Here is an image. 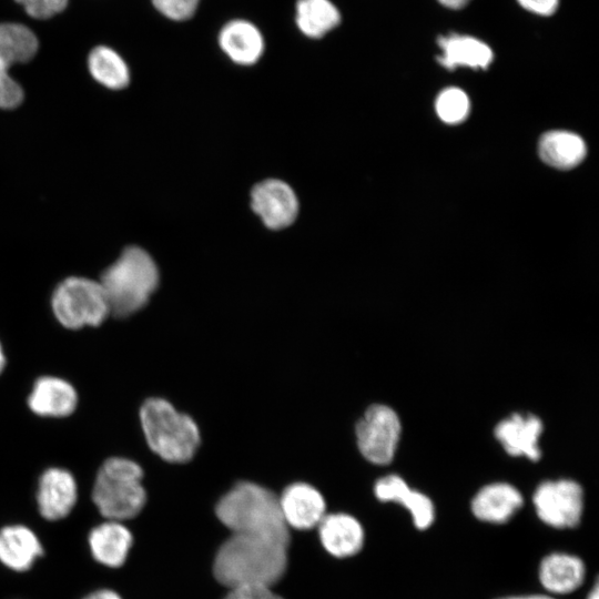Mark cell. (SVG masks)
<instances>
[{
	"instance_id": "cell-5",
	"label": "cell",
	"mask_w": 599,
	"mask_h": 599,
	"mask_svg": "<svg viewBox=\"0 0 599 599\" xmlns=\"http://www.w3.org/2000/svg\"><path fill=\"white\" fill-rule=\"evenodd\" d=\"M143 470L135 461L111 457L100 467L92 500L106 520L123 521L140 514L146 502Z\"/></svg>"
},
{
	"instance_id": "cell-22",
	"label": "cell",
	"mask_w": 599,
	"mask_h": 599,
	"mask_svg": "<svg viewBox=\"0 0 599 599\" xmlns=\"http://www.w3.org/2000/svg\"><path fill=\"white\" fill-rule=\"evenodd\" d=\"M78 395L67 380L43 376L37 379L28 399L30 409L44 417H65L77 407Z\"/></svg>"
},
{
	"instance_id": "cell-10",
	"label": "cell",
	"mask_w": 599,
	"mask_h": 599,
	"mask_svg": "<svg viewBox=\"0 0 599 599\" xmlns=\"http://www.w3.org/2000/svg\"><path fill=\"white\" fill-rule=\"evenodd\" d=\"M251 204L253 211L271 230L290 226L298 213V201L293 189L275 179L265 180L254 186Z\"/></svg>"
},
{
	"instance_id": "cell-9",
	"label": "cell",
	"mask_w": 599,
	"mask_h": 599,
	"mask_svg": "<svg viewBox=\"0 0 599 599\" xmlns=\"http://www.w3.org/2000/svg\"><path fill=\"white\" fill-rule=\"evenodd\" d=\"M38 48V38L28 27L0 23V109H14L23 101V89L10 77L9 70L16 63L30 61Z\"/></svg>"
},
{
	"instance_id": "cell-17",
	"label": "cell",
	"mask_w": 599,
	"mask_h": 599,
	"mask_svg": "<svg viewBox=\"0 0 599 599\" xmlns=\"http://www.w3.org/2000/svg\"><path fill=\"white\" fill-rule=\"evenodd\" d=\"M278 500L287 527L311 529L325 516L326 506L323 496L308 484L290 485Z\"/></svg>"
},
{
	"instance_id": "cell-2",
	"label": "cell",
	"mask_w": 599,
	"mask_h": 599,
	"mask_svg": "<svg viewBox=\"0 0 599 599\" xmlns=\"http://www.w3.org/2000/svg\"><path fill=\"white\" fill-rule=\"evenodd\" d=\"M217 518L232 531L290 544L278 497L254 483H238L217 502Z\"/></svg>"
},
{
	"instance_id": "cell-29",
	"label": "cell",
	"mask_w": 599,
	"mask_h": 599,
	"mask_svg": "<svg viewBox=\"0 0 599 599\" xmlns=\"http://www.w3.org/2000/svg\"><path fill=\"white\" fill-rule=\"evenodd\" d=\"M224 599H283L271 587L251 586L231 589Z\"/></svg>"
},
{
	"instance_id": "cell-19",
	"label": "cell",
	"mask_w": 599,
	"mask_h": 599,
	"mask_svg": "<svg viewBox=\"0 0 599 599\" xmlns=\"http://www.w3.org/2000/svg\"><path fill=\"white\" fill-rule=\"evenodd\" d=\"M317 526L323 547L334 557L355 556L364 546V528L348 514L325 515Z\"/></svg>"
},
{
	"instance_id": "cell-25",
	"label": "cell",
	"mask_w": 599,
	"mask_h": 599,
	"mask_svg": "<svg viewBox=\"0 0 599 599\" xmlns=\"http://www.w3.org/2000/svg\"><path fill=\"white\" fill-rule=\"evenodd\" d=\"M92 78L110 90H121L130 83V70L123 58L112 48L98 45L88 57Z\"/></svg>"
},
{
	"instance_id": "cell-7",
	"label": "cell",
	"mask_w": 599,
	"mask_h": 599,
	"mask_svg": "<svg viewBox=\"0 0 599 599\" xmlns=\"http://www.w3.org/2000/svg\"><path fill=\"white\" fill-rule=\"evenodd\" d=\"M538 519L552 529H573L582 520L585 494L572 479H550L540 483L532 494Z\"/></svg>"
},
{
	"instance_id": "cell-35",
	"label": "cell",
	"mask_w": 599,
	"mask_h": 599,
	"mask_svg": "<svg viewBox=\"0 0 599 599\" xmlns=\"http://www.w3.org/2000/svg\"><path fill=\"white\" fill-rule=\"evenodd\" d=\"M4 366H6V357H4V354L0 344V373L3 370Z\"/></svg>"
},
{
	"instance_id": "cell-11",
	"label": "cell",
	"mask_w": 599,
	"mask_h": 599,
	"mask_svg": "<svg viewBox=\"0 0 599 599\" xmlns=\"http://www.w3.org/2000/svg\"><path fill=\"white\" fill-rule=\"evenodd\" d=\"M374 495L382 502H394L405 508L419 531L429 529L436 520V508L430 497L412 488L398 475L389 474L377 479Z\"/></svg>"
},
{
	"instance_id": "cell-21",
	"label": "cell",
	"mask_w": 599,
	"mask_h": 599,
	"mask_svg": "<svg viewBox=\"0 0 599 599\" xmlns=\"http://www.w3.org/2000/svg\"><path fill=\"white\" fill-rule=\"evenodd\" d=\"M43 555L37 534L24 525H9L0 529V562L17 572L29 570Z\"/></svg>"
},
{
	"instance_id": "cell-34",
	"label": "cell",
	"mask_w": 599,
	"mask_h": 599,
	"mask_svg": "<svg viewBox=\"0 0 599 599\" xmlns=\"http://www.w3.org/2000/svg\"><path fill=\"white\" fill-rule=\"evenodd\" d=\"M585 599H599V586L598 580H595L590 589L588 590Z\"/></svg>"
},
{
	"instance_id": "cell-31",
	"label": "cell",
	"mask_w": 599,
	"mask_h": 599,
	"mask_svg": "<svg viewBox=\"0 0 599 599\" xmlns=\"http://www.w3.org/2000/svg\"><path fill=\"white\" fill-rule=\"evenodd\" d=\"M82 599H122V597L112 589H98L88 593Z\"/></svg>"
},
{
	"instance_id": "cell-8",
	"label": "cell",
	"mask_w": 599,
	"mask_h": 599,
	"mask_svg": "<svg viewBox=\"0 0 599 599\" xmlns=\"http://www.w3.org/2000/svg\"><path fill=\"white\" fill-rule=\"evenodd\" d=\"M402 433L397 413L387 405L374 404L357 422L355 434L361 454L374 465H388L394 459Z\"/></svg>"
},
{
	"instance_id": "cell-26",
	"label": "cell",
	"mask_w": 599,
	"mask_h": 599,
	"mask_svg": "<svg viewBox=\"0 0 599 599\" xmlns=\"http://www.w3.org/2000/svg\"><path fill=\"white\" fill-rule=\"evenodd\" d=\"M435 106L441 121L448 124H456L467 118L469 99L459 88L450 87L438 94Z\"/></svg>"
},
{
	"instance_id": "cell-16",
	"label": "cell",
	"mask_w": 599,
	"mask_h": 599,
	"mask_svg": "<svg viewBox=\"0 0 599 599\" xmlns=\"http://www.w3.org/2000/svg\"><path fill=\"white\" fill-rule=\"evenodd\" d=\"M217 42L225 55L238 65L255 64L265 50L262 31L245 19L225 22L220 29Z\"/></svg>"
},
{
	"instance_id": "cell-4",
	"label": "cell",
	"mask_w": 599,
	"mask_h": 599,
	"mask_svg": "<svg viewBox=\"0 0 599 599\" xmlns=\"http://www.w3.org/2000/svg\"><path fill=\"white\" fill-rule=\"evenodd\" d=\"M140 420L149 447L159 457L169 463L192 459L200 445V432L189 415L163 398L152 397L141 406Z\"/></svg>"
},
{
	"instance_id": "cell-3",
	"label": "cell",
	"mask_w": 599,
	"mask_h": 599,
	"mask_svg": "<svg viewBox=\"0 0 599 599\" xmlns=\"http://www.w3.org/2000/svg\"><path fill=\"white\" fill-rule=\"evenodd\" d=\"M159 270L151 255L139 246L125 247L100 277L110 314L126 317L141 309L159 284Z\"/></svg>"
},
{
	"instance_id": "cell-32",
	"label": "cell",
	"mask_w": 599,
	"mask_h": 599,
	"mask_svg": "<svg viewBox=\"0 0 599 599\" xmlns=\"http://www.w3.org/2000/svg\"><path fill=\"white\" fill-rule=\"evenodd\" d=\"M495 599H558V598L546 592H538V593L508 595V596H501Z\"/></svg>"
},
{
	"instance_id": "cell-13",
	"label": "cell",
	"mask_w": 599,
	"mask_h": 599,
	"mask_svg": "<svg viewBox=\"0 0 599 599\" xmlns=\"http://www.w3.org/2000/svg\"><path fill=\"white\" fill-rule=\"evenodd\" d=\"M77 499L78 486L70 471L51 467L42 473L38 484L37 505L45 520L65 518L73 510Z\"/></svg>"
},
{
	"instance_id": "cell-15",
	"label": "cell",
	"mask_w": 599,
	"mask_h": 599,
	"mask_svg": "<svg viewBox=\"0 0 599 599\" xmlns=\"http://www.w3.org/2000/svg\"><path fill=\"white\" fill-rule=\"evenodd\" d=\"M542 429V422L536 415L515 413L497 424L494 435L508 455L537 461L541 457Z\"/></svg>"
},
{
	"instance_id": "cell-12",
	"label": "cell",
	"mask_w": 599,
	"mask_h": 599,
	"mask_svg": "<svg viewBox=\"0 0 599 599\" xmlns=\"http://www.w3.org/2000/svg\"><path fill=\"white\" fill-rule=\"evenodd\" d=\"M537 577L544 592L558 598L577 591L583 585L587 567L583 559L575 554L552 551L540 559Z\"/></svg>"
},
{
	"instance_id": "cell-6",
	"label": "cell",
	"mask_w": 599,
	"mask_h": 599,
	"mask_svg": "<svg viewBox=\"0 0 599 599\" xmlns=\"http://www.w3.org/2000/svg\"><path fill=\"white\" fill-rule=\"evenodd\" d=\"M52 311L67 328L99 326L110 315L109 304L99 281L71 276L53 291Z\"/></svg>"
},
{
	"instance_id": "cell-28",
	"label": "cell",
	"mask_w": 599,
	"mask_h": 599,
	"mask_svg": "<svg viewBox=\"0 0 599 599\" xmlns=\"http://www.w3.org/2000/svg\"><path fill=\"white\" fill-rule=\"evenodd\" d=\"M26 12L34 19H48L61 11L68 4V0H16Z\"/></svg>"
},
{
	"instance_id": "cell-27",
	"label": "cell",
	"mask_w": 599,
	"mask_h": 599,
	"mask_svg": "<svg viewBox=\"0 0 599 599\" xmlns=\"http://www.w3.org/2000/svg\"><path fill=\"white\" fill-rule=\"evenodd\" d=\"M201 0H152L153 7L172 21H186L196 13Z\"/></svg>"
},
{
	"instance_id": "cell-30",
	"label": "cell",
	"mask_w": 599,
	"mask_h": 599,
	"mask_svg": "<svg viewBox=\"0 0 599 599\" xmlns=\"http://www.w3.org/2000/svg\"><path fill=\"white\" fill-rule=\"evenodd\" d=\"M526 11L540 16L549 17L557 12L560 0H516Z\"/></svg>"
},
{
	"instance_id": "cell-24",
	"label": "cell",
	"mask_w": 599,
	"mask_h": 599,
	"mask_svg": "<svg viewBox=\"0 0 599 599\" xmlns=\"http://www.w3.org/2000/svg\"><path fill=\"white\" fill-rule=\"evenodd\" d=\"M342 14L332 0H297L295 24L309 39H321L339 26Z\"/></svg>"
},
{
	"instance_id": "cell-18",
	"label": "cell",
	"mask_w": 599,
	"mask_h": 599,
	"mask_svg": "<svg viewBox=\"0 0 599 599\" xmlns=\"http://www.w3.org/2000/svg\"><path fill=\"white\" fill-rule=\"evenodd\" d=\"M88 545L97 562L108 568H119L128 559L133 536L122 521L105 520L90 530Z\"/></svg>"
},
{
	"instance_id": "cell-33",
	"label": "cell",
	"mask_w": 599,
	"mask_h": 599,
	"mask_svg": "<svg viewBox=\"0 0 599 599\" xmlns=\"http://www.w3.org/2000/svg\"><path fill=\"white\" fill-rule=\"evenodd\" d=\"M441 6L450 10L465 8L471 0H437Z\"/></svg>"
},
{
	"instance_id": "cell-23",
	"label": "cell",
	"mask_w": 599,
	"mask_h": 599,
	"mask_svg": "<svg viewBox=\"0 0 599 599\" xmlns=\"http://www.w3.org/2000/svg\"><path fill=\"white\" fill-rule=\"evenodd\" d=\"M586 151L583 140L568 131L547 132L538 144L541 160L559 170H569L578 165L586 156Z\"/></svg>"
},
{
	"instance_id": "cell-20",
	"label": "cell",
	"mask_w": 599,
	"mask_h": 599,
	"mask_svg": "<svg viewBox=\"0 0 599 599\" xmlns=\"http://www.w3.org/2000/svg\"><path fill=\"white\" fill-rule=\"evenodd\" d=\"M437 43L441 51L438 62L449 70L458 67L487 69L494 60L491 48L474 35L449 33L440 35Z\"/></svg>"
},
{
	"instance_id": "cell-1",
	"label": "cell",
	"mask_w": 599,
	"mask_h": 599,
	"mask_svg": "<svg viewBox=\"0 0 599 599\" xmlns=\"http://www.w3.org/2000/svg\"><path fill=\"white\" fill-rule=\"evenodd\" d=\"M287 547L264 537L232 534L217 550L213 573L230 590L251 586L272 587L285 573Z\"/></svg>"
},
{
	"instance_id": "cell-14",
	"label": "cell",
	"mask_w": 599,
	"mask_h": 599,
	"mask_svg": "<svg viewBox=\"0 0 599 599\" xmlns=\"http://www.w3.org/2000/svg\"><path fill=\"white\" fill-rule=\"evenodd\" d=\"M524 502L522 494L514 485L490 483L474 495L470 511L481 522L504 525L516 516Z\"/></svg>"
}]
</instances>
